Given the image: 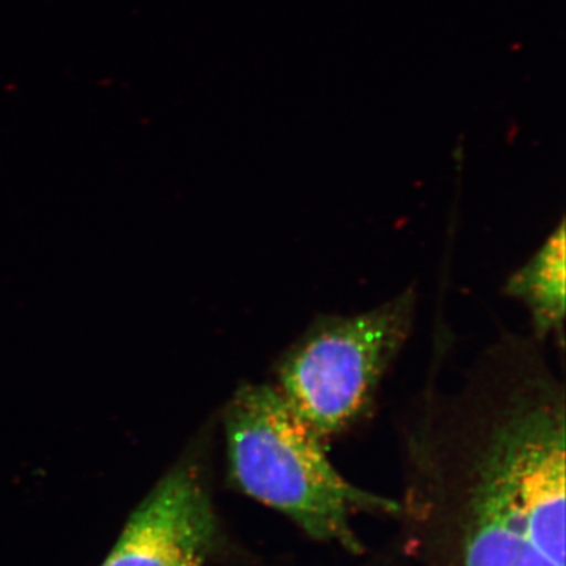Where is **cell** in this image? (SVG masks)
Here are the masks:
<instances>
[{
	"instance_id": "cell-1",
	"label": "cell",
	"mask_w": 566,
	"mask_h": 566,
	"mask_svg": "<svg viewBox=\"0 0 566 566\" xmlns=\"http://www.w3.org/2000/svg\"><path fill=\"white\" fill-rule=\"evenodd\" d=\"M566 400L539 344L501 338L406 436L416 566H565Z\"/></svg>"
},
{
	"instance_id": "cell-2",
	"label": "cell",
	"mask_w": 566,
	"mask_h": 566,
	"mask_svg": "<svg viewBox=\"0 0 566 566\" xmlns=\"http://www.w3.org/2000/svg\"><path fill=\"white\" fill-rule=\"evenodd\" d=\"M230 479L259 504L292 521L314 542L363 554L356 521L397 516V499L354 485L274 385L248 382L222 412Z\"/></svg>"
},
{
	"instance_id": "cell-3",
	"label": "cell",
	"mask_w": 566,
	"mask_h": 566,
	"mask_svg": "<svg viewBox=\"0 0 566 566\" xmlns=\"http://www.w3.org/2000/svg\"><path fill=\"white\" fill-rule=\"evenodd\" d=\"M416 289L352 315H319L275 364L274 387L327 446L363 422L415 327Z\"/></svg>"
},
{
	"instance_id": "cell-4",
	"label": "cell",
	"mask_w": 566,
	"mask_h": 566,
	"mask_svg": "<svg viewBox=\"0 0 566 566\" xmlns=\"http://www.w3.org/2000/svg\"><path fill=\"white\" fill-rule=\"evenodd\" d=\"M216 542L202 465L186 458L140 502L102 566H207Z\"/></svg>"
},
{
	"instance_id": "cell-5",
	"label": "cell",
	"mask_w": 566,
	"mask_h": 566,
	"mask_svg": "<svg viewBox=\"0 0 566 566\" xmlns=\"http://www.w3.org/2000/svg\"><path fill=\"white\" fill-rule=\"evenodd\" d=\"M565 219L547 234L543 244L523 266L510 274L504 285L505 296L527 308L534 338L539 344L547 338L564 344L566 316V237Z\"/></svg>"
}]
</instances>
